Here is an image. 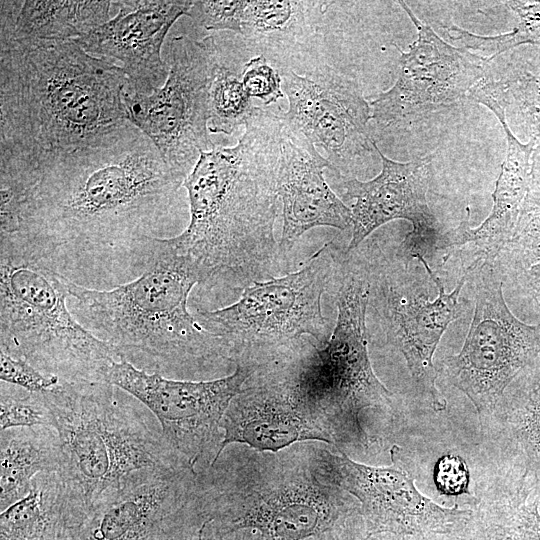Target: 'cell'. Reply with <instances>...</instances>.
I'll use <instances>...</instances> for the list:
<instances>
[{
	"label": "cell",
	"mask_w": 540,
	"mask_h": 540,
	"mask_svg": "<svg viewBox=\"0 0 540 540\" xmlns=\"http://www.w3.org/2000/svg\"><path fill=\"white\" fill-rule=\"evenodd\" d=\"M339 256L324 244L297 271L256 281L233 304L197 310L199 322L221 340L234 365L258 368L293 354L308 336L318 347L329 339L322 296Z\"/></svg>",
	"instance_id": "9c48e42d"
},
{
	"label": "cell",
	"mask_w": 540,
	"mask_h": 540,
	"mask_svg": "<svg viewBox=\"0 0 540 540\" xmlns=\"http://www.w3.org/2000/svg\"><path fill=\"white\" fill-rule=\"evenodd\" d=\"M382 169L371 180L347 177L345 196L353 199L352 236L346 252H352L377 228L397 219L412 228L439 224L427 202L432 176V156L398 162L386 157L374 143Z\"/></svg>",
	"instance_id": "44dd1931"
},
{
	"label": "cell",
	"mask_w": 540,
	"mask_h": 540,
	"mask_svg": "<svg viewBox=\"0 0 540 540\" xmlns=\"http://www.w3.org/2000/svg\"><path fill=\"white\" fill-rule=\"evenodd\" d=\"M296 352L258 367L245 381L223 416L220 454L232 444L272 452L311 440L333 445L299 390Z\"/></svg>",
	"instance_id": "ac0fdd59"
},
{
	"label": "cell",
	"mask_w": 540,
	"mask_h": 540,
	"mask_svg": "<svg viewBox=\"0 0 540 540\" xmlns=\"http://www.w3.org/2000/svg\"><path fill=\"white\" fill-rule=\"evenodd\" d=\"M337 452L321 447L322 465L333 482L358 501L369 536L447 535L470 517L471 509L442 507L420 493L396 445L390 451L392 463L386 467L364 465Z\"/></svg>",
	"instance_id": "9a60e30c"
},
{
	"label": "cell",
	"mask_w": 540,
	"mask_h": 540,
	"mask_svg": "<svg viewBox=\"0 0 540 540\" xmlns=\"http://www.w3.org/2000/svg\"><path fill=\"white\" fill-rule=\"evenodd\" d=\"M539 504L536 473L517 470L478 499L458 528L419 540H540Z\"/></svg>",
	"instance_id": "603a6c76"
},
{
	"label": "cell",
	"mask_w": 540,
	"mask_h": 540,
	"mask_svg": "<svg viewBox=\"0 0 540 540\" xmlns=\"http://www.w3.org/2000/svg\"><path fill=\"white\" fill-rule=\"evenodd\" d=\"M255 370L235 365L224 377L193 381L150 374L122 359L110 368L107 383L144 404L157 418L169 444L193 466L208 467L221 451L223 416Z\"/></svg>",
	"instance_id": "4fadbf2b"
},
{
	"label": "cell",
	"mask_w": 540,
	"mask_h": 540,
	"mask_svg": "<svg viewBox=\"0 0 540 540\" xmlns=\"http://www.w3.org/2000/svg\"><path fill=\"white\" fill-rule=\"evenodd\" d=\"M243 86L252 98H258L264 106L284 97L282 77L269 65L263 55L256 56L244 64L241 72Z\"/></svg>",
	"instance_id": "e575fe53"
},
{
	"label": "cell",
	"mask_w": 540,
	"mask_h": 540,
	"mask_svg": "<svg viewBox=\"0 0 540 540\" xmlns=\"http://www.w3.org/2000/svg\"><path fill=\"white\" fill-rule=\"evenodd\" d=\"M0 511L24 498L41 473L58 472V432L47 426L14 427L0 434Z\"/></svg>",
	"instance_id": "484cf974"
},
{
	"label": "cell",
	"mask_w": 540,
	"mask_h": 540,
	"mask_svg": "<svg viewBox=\"0 0 540 540\" xmlns=\"http://www.w3.org/2000/svg\"><path fill=\"white\" fill-rule=\"evenodd\" d=\"M474 267L473 318L461 351L446 357L443 369L473 403L483 424L511 383L540 356V322L526 324L510 311L495 261Z\"/></svg>",
	"instance_id": "30bf717a"
},
{
	"label": "cell",
	"mask_w": 540,
	"mask_h": 540,
	"mask_svg": "<svg viewBox=\"0 0 540 540\" xmlns=\"http://www.w3.org/2000/svg\"><path fill=\"white\" fill-rule=\"evenodd\" d=\"M113 1L2 0L0 43L78 39L110 20Z\"/></svg>",
	"instance_id": "d4e9b609"
},
{
	"label": "cell",
	"mask_w": 540,
	"mask_h": 540,
	"mask_svg": "<svg viewBox=\"0 0 540 540\" xmlns=\"http://www.w3.org/2000/svg\"><path fill=\"white\" fill-rule=\"evenodd\" d=\"M282 89L288 99L282 120L321 148L335 173L376 151L367 129L371 106L355 79L330 67L305 75L289 71Z\"/></svg>",
	"instance_id": "e0dca14e"
},
{
	"label": "cell",
	"mask_w": 540,
	"mask_h": 540,
	"mask_svg": "<svg viewBox=\"0 0 540 540\" xmlns=\"http://www.w3.org/2000/svg\"><path fill=\"white\" fill-rule=\"evenodd\" d=\"M320 449L313 442L277 452L227 446L198 472L205 521L222 540H353L369 535L358 501L327 474Z\"/></svg>",
	"instance_id": "3957f363"
},
{
	"label": "cell",
	"mask_w": 540,
	"mask_h": 540,
	"mask_svg": "<svg viewBox=\"0 0 540 540\" xmlns=\"http://www.w3.org/2000/svg\"><path fill=\"white\" fill-rule=\"evenodd\" d=\"M282 122L277 191L283 216L279 246L285 253L313 228L348 229L352 213L325 180V169L333 171L330 162Z\"/></svg>",
	"instance_id": "ffe728a7"
},
{
	"label": "cell",
	"mask_w": 540,
	"mask_h": 540,
	"mask_svg": "<svg viewBox=\"0 0 540 540\" xmlns=\"http://www.w3.org/2000/svg\"><path fill=\"white\" fill-rule=\"evenodd\" d=\"M417 260L437 287L435 299L417 290L402 273L382 270L373 274L368 269L369 300L379 312L387 341L404 356L416 389L434 411L440 412L447 402L435 384L438 374L433 359L444 332L460 315L459 296L466 275L447 293L426 258Z\"/></svg>",
	"instance_id": "2e32d148"
},
{
	"label": "cell",
	"mask_w": 540,
	"mask_h": 540,
	"mask_svg": "<svg viewBox=\"0 0 540 540\" xmlns=\"http://www.w3.org/2000/svg\"><path fill=\"white\" fill-rule=\"evenodd\" d=\"M369 537L359 538L357 540H368Z\"/></svg>",
	"instance_id": "b9f144b4"
},
{
	"label": "cell",
	"mask_w": 540,
	"mask_h": 540,
	"mask_svg": "<svg viewBox=\"0 0 540 540\" xmlns=\"http://www.w3.org/2000/svg\"><path fill=\"white\" fill-rule=\"evenodd\" d=\"M200 283L196 268L158 238L146 269L132 281L105 290L69 281L68 307L137 369L172 379L201 378L232 362L221 340L189 311L190 292Z\"/></svg>",
	"instance_id": "5b68a950"
},
{
	"label": "cell",
	"mask_w": 540,
	"mask_h": 540,
	"mask_svg": "<svg viewBox=\"0 0 540 540\" xmlns=\"http://www.w3.org/2000/svg\"><path fill=\"white\" fill-rule=\"evenodd\" d=\"M281 112L255 106L238 142L200 153L183 182L189 223L165 238L198 271L203 285L245 288L272 278Z\"/></svg>",
	"instance_id": "7a4b0ae2"
},
{
	"label": "cell",
	"mask_w": 540,
	"mask_h": 540,
	"mask_svg": "<svg viewBox=\"0 0 540 540\" xmlns=\"http://www.w3.org/2000/svg\"><path fill=\"white\" fill-rule=\"evenodd\" d=\"M218 57L213 36L195 41L178 35L169 43L165 83L148 95L124 94L129 121L154 143L183 181L200 153L215 147L208 129V101Z\"/></svg>",
	"instance_id": "8fae6325"
},
{
	"label": "cell",
	"mask_w": 540,
	"mask_h": 540,
	"mask_svg": "<svg viewBox=\"0 0 540 540\" xmlns=\"http://www.w3.org/2000/svg\"><path fill=\"white\" fill-rule=\"evenodd\" d=\"M325 2L245 1L240 34L249 38L300 35L308 24L309 12L322 10Z\"/></svg>",
	"instance_id": "4dcf8cb0"
},
{
	"label": "cell",
	"mask_w": 540,
	"mask_h": 540,
	"mask_svg": "<svg viewBox=\"0 0 540 540\" xmlns=\"http://www.w3.org/2000/svg\"><path fill=\"white\" fill-rule=\"evenodd\" d=\"M0 378L3 382L32 392H48L61 383L57 376L47 375L27 361L4 351L0 352Z\"/></svg>",
	"instance_id": "d590c367"
},
{
	"label": "cell",
	"mask_w": 540,
	"mask_h": 540,
	"mask_svg": "<svg viewBox=\"0 0 540 540\" xmlns=\"http://www.w3.org/2000/svg\"><path fill=\"white\" fill-rule=\"evenodd\" d=\"M504 4L519 20L511 31L495 36H483L452 24L445 27L446 34L454 43L459 44V47L490 60L523 44L540 46V1L517 0L505 1Z\"/></svg>",
	"instance_id": "83f0119b"
},
{
	"label": "cell",
	"mask_w": 540,
	"mask_h": 540,
	"mask_svg": "<svg viewBox=\"0 0 540 540\" xmlns=\"http://www.w3.org/2000/svg\"><path fill=\"white\" fill-rule=\"evenodd\" d=\"M0 429L47 426L54 428V416L44 392H32L1 381Z\"/></svg>",
	"instance_id": "1f68e13d"
},
{
	"label": "cell",
	"mask_w": 540,
	"mask_h": 540,
	"mask_svg": "<svg viewBox=\"0 0 540 540\" xmlns=\"http://www.w3.org/2000/svg\"><path fill=\"white\" fill-rule=\"evenodd\" d=\"M503 253L507 267L514 274L540 262V191L531 185L520 212L515 236Z\"/></svg>",
	"instance_id": "d6a6232c"
},
{
	"label": "cell",
	"mask_w": 540,
	"mask_h": 540,
	"mask_svg": "<svg viewBox=\"0 0 540 540\" xmlns=\"http://www.w3.org/2000/svg\"><path fill=\"white\" fill-rule=\"evenodd\" d=\"M68 283L44 263L0 248L1 351L61 382H107L122 359L71 313Z\"/></svg>",
	"instance_id": "ba28073f"
},
{
	"label": "cell",
	"mask_w": 540,
	"mask_h": 540,
	"mask_svg": "<svg viewBox=\"0 0 540 540\" xmlns=\"http://www.w3.org/2000/svg\"><path fill=\"white\" fill-rule=\"evenodd\" d=\"M205 522L193 465L143 469L92 503L75 540H186Z\"/></svg>",
	"instance_id": "7c38bea8"
},
{
	"label": "cell",
	"mask_w": 540,
	"mask_h": 540,
	"mask_svg": "<svg viewBox=\"0 0 540 540\" xmlns=\"http://www.w3.org/2000/svg\"><path fill=\"white\" fill-rule=\"evenodd\" d=\"M245 1H193L188 16L206 30H227L240 34Z\"/></svg>",
	"instance_id": "836d02e7"
},
{
	"label": "cell",
	"mask_w": 540,
	"mask_h": 540,
	"mask_svg": "<svg viewBox=\"0 0 540 540\" xmlns=\"http://www.w3.org/2000/svg\"><path fill=\"white\" fill-rule=\"evenodd\" d=\"M120 66L75 40L0 43V155L35 165L129 121Z\"/></svg>",
	"instance_id": "277c9868"
},
{
	"label": "cell",
	"mask_w": 540,
	"mask_h": 540,
	"mask_svg": "<svg viewBox=\"0 0 540 540\" xmlns=\"http://www.w3.org/2000/svg\"><path fill=\"white\" fill-rule=\"evenodd\" d=\"M44 393L60 439L57 473L87 510L136 471L191 464L166 440L154 414L110 383L61 382Z\"/></svg>",
	"instance_id": "8992f818"
},
{
	"label": "cell",
	"mask_w": 540,
	"mask_h": 540,
	"mask_svg": "<svg viewBox=\"0 0 540 540\" xmlns=\"http://www.w3.org/2000/svg\"><path fill=\"white\" fill-rule=\"evenodd\" d=\"M117 14L75 41L90 55L122 63L127 94L148 95L165 83L169 70L161 48L173 24L187 15L193 1H113Z\"/></svg>",
	"instance_id": "d6986e66"
},
{
	"label": "cell",
	"mask_w": 540,
	"mask_h": 540,
	"mask_svg": "<svg viewBox=\"0 0 540 540\" xmlns=\"http://www.w3.org/2000/svg\"><path fill=\"white\" fill-rule=\"evenodd\" d=\"M507 110L530 139H540V48L527 58L515 60L498 78ZM507 115V113H506Z\"/></svg>",
	"instance_id": "f546056e"
},
{
	"label": "cell",
	"mask_w": 540,
	"mask_h": 540,
	"mask_svg": "<svg viewBox=\"0 0 540 540\" xmlns=\"http://www.w3.org/2000/svg\"><path fill=\"white\" fill-rule=\"evenodd\" d=\"M368 540H413V538L392 533H379L370 536Z\"/></svg>",
	"instance_id": "60d3db41"
},
{
	"label": "cell",
	"mask_w": 540,
	"mask_h": 540,
	"mask_svg": "<svg viewBox=\"0 0 540 540\" xmlns=\"http://www.w3.org/2000/svg\"><path fill=\"white\" fill-rule=\"evenodd\" d=\"M85 514L57 472L41 473L24 498L1 512L0 540H75Z\"/></svg>",
	"instance_id": "cb8c5ba5"
},
{
	"label": "cell",
	"mask_w": 540,
	"mask_h": 540,
	"mask_svg": "<svg viewBox=\"0 0 540 540\" xmlns=\"http://www.w3.org/2000/svg\"><path fill=\"white\" fill-rule=\"evenodd\" d=\"M186 540H222L219 538L209 527L207 522L203 524V526L194 532L191 536H189Z\"/></svg>",
	"instance_id": "ab89813d"
},
{
	"label": "cell",
	"mask_w": 540,
	"mask_h": 540,
	"mask_svg": "<svg viewBox=\"0 0 540 540\" xmlns=\"http://www.w3.org/2000/svg\"><path fill=\"white\" fill-rule=\"evenodd\" d=\"M254 109L251 97L243 86L241 73L234 71L224 61L219 48L209 89V131L230 135L247 123Z\"/></svg>",
	"instance_id": "f1b7e54d"
},
{
	"label": "cell",
	"mask_w": 540,
	"mask_h": 540,
	"mask_svg": "<svg viewBox=\"0 0 540 540\" xmlns=\"http://www.w3.org/2000/svg\"><path fill=\"white\" fill-rule=\"evenodd\" d=\"M490 110L500 121L505 133L507 148L500 174L492 194L493 206L488 217L478 226L469 224L470 210L454 229L444 231L440 250L469 247L473 249L474 267L482 262L495 261L512 242L524 200L531 185V156L536 139L520 142L510 129L506 108L499 104Z\"/></svg>",
	"instance_id": "7402d4cb"
},
{
	"label": "cell",
	"mask_w": 540,
	"mask_h": 540,
	"mask_svg": "<svg viewBox=\"0 0 540 540\" xmlns=\"http://www.w3.org/2000/svg\"><path fill=\"white\" fill-rule=\"evenodd\" d=\"M183 182L130 121L35 165L1 161L0 248L112 289L146 269Z\"/></svg>",
	"instance_id": "6da1fadb"
},
{
	"label": "cell",
	"mask_w": 540,
	"mask_h": 540,
	"mask_svg": "<svg viewBox=\"0 0 540 540\" xmlns=\"http://www.w3.org/2000/svg\"><path fill=\"white\" fill-rule=\"evenodd\" d=\"M500 408L509 446L525 473L540 470V356L511 383Z\"/></svg>",
	"instance_id": "4316f807"
},
{
	"label": "cell",
	"mask_w": 540,
	"mask_h": 540,
	"mask_svg": "<svg viewBox=\"0 0 540 540\" xmlns=\"http://www.w3.org/2000/svg\"><path fill=\"white\" fill-rule=\"evenodd\" d=\"M516 281L540 314V262L515 273Z\"/></svg>",
	"instance_id": "74e56055"
},
{
	"label": "cell",
	"mask_w": 540,
	"mask_h": 540,
	"mask_svg": "<svg viewBox=\"0 0 540 540\" xmlns=\"http://www.w3.org/2000/svg\"><path fill=\"white\" fill-rule=\"evenodd\" d=\"M336 324L323 347L306 344L294 355L301 394L337 451L367 449L374 442L364 427L369 411L392 409L393 394L375 375L368 354V268L339 260Z\"/></svg>",
	"instance_id": "52a82bcc"
},
{
	"label": "cell",
	"mask_w": 540,
	"mask_h": 540,
	"mask_svg": "<svg viewBox=\"0 0 540 540\" xmlns=\"http://www.w3.org/2000/svg\"><path fill=\"white\" fill-rule=\"evenodd\" d=\"M531 186L540 191V139L531 156Z\"/></svg>",
	"instance_id": "f35d334b"
},
{
	"label": "cell",
	"mask_w": 540,
	"mask_h": 540,
	"mask_svg": "<svg viewBox=\"0 0 540 540\" xmlns=\"http://www.w3.org/2000/svg\"><path fill=\"white\" fill-rule=\"evenodd\" d=\"M434 480L438 490L444 494L468 493L469 473L459 456H443L435 465Z\"/></svg>",
	"instance_id": "8d00e7d4"
},
{
	"label": "cell",
	"mask_w": 540,
	"mask_h": 540,
	"mask_svg": "<svg viewBox=\"0 0 540 540\" xmlns=\"http://www.w3.org/2000/svg\"><path fill=\"white\" fill-rule=\"evenodd\" d=\"M417 29V38L400 52L397 80L370 102L372 119L382 129L405 126L469 99L471 90L491 73L490 59L453 46L399 1Z\"/></svg>",
	"instance_id": "5bb4252c"
}]
</instances>
